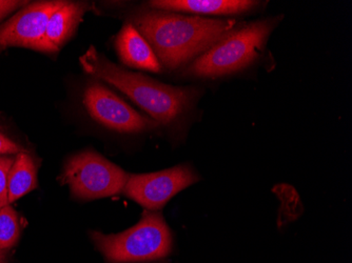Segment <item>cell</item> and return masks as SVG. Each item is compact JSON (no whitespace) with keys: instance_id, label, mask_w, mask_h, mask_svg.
<instances>
[{"instance_id":"obj_3","label":"cell","mask_w":352,"mask_h":263,"mask_svg":"<svg viewBox=\"0 0 352 263\" xmlns=\"http://www.w3.org/2000/svg\"><path fill=\"white\" fill-rule=\"evenodd\" d=\"M280 17L239 25L190 63L187 74L195 78L215 79L248 68L262 54Z\"/></svg>"},{"instance_id":"obj_9","label":"cell","mask_w":352,"mask_h":263,"mask_svg":"<svg viewBox=\"0 0 352 263\" xmlns=\"http://www.w3.org/2000/svg\"><path fill=\"white\" fill-rule=\"evenodd\" d=\"M116 49L126 67L153 73L163 70L151 45L130 21L124 23L116 36Z\"/></svg>"},{"instance_id":"obj_14","label":"cell","mask_w":352,"mask_h":263,"mask_svg":"<svg viewBox=\"0 0 352 263\" xmlns=\"http://www.w3.org/2000/svg\"><path fill=\"white\" fill-rule=\"evenodd\" d=\"M15 158L0 156V209L9 205L8 201V176Z\"/></svg>"},{"instance_id":"obj_16","label":"cell","mask_w":352,"mask_h":263,"mask_svg":"<svg viewBox=\"0 0 352 263\" xmlns=\"http://www.w3.org/2000/svg\"><path fill=\"white\" fill-rule=\"evenodd\" d=\"M25 1H13V0H0V21L5 19L12 12L27 5Z\"/></svg>"},{"instance_id":"obj_5","label":"cell","mask_w":352,"mask_h":263,"mask_svg":"<svg viewBox=\"0 0 352 263\" xmlns=\"http://www.w3.org/2000/svg\"><path fill=\"white\" fill-rule=\"evenodd\" d=\"M129 174L92 151L73 156L67 162L61 181L70 187L75 198H107L124 191Z\"/></svg>"},{"instance_id":"obj_7","label":"cell","mask_w":352,"mask_h":263,"mask_svg":"<svg viewBox=\"0 0 352 263\" xmlns=\"http://www.w3.org/2000/svg\"><path fill=\"white\" fill-rule=\"evenodd\" d=\"M199 181L187 164L147 174H129L122 193L147 211L163 209L176 194Z\"/></svg>"},{"instance_id":"obj_10","label":"cell","mask_w":352,"mask_h":263,"mask_svg":"<svg viewBox=\"0 0 352 263\" xmlns=\"http://www.w3.org/2000/svg\"><path fill=\"white\" fill-rule=\"evenodd\" d=\"M260 3L251 0H153L150 1L149 7L179 14L232 16L249 13Z\"/></svg>"},{"instance_id":"obj_4","label":"cell","mask_w":352,"mask_h":263,"mask_svg":"<svg viewBox=\"0 0 352 263\" xmlns=\"http://www.w3.org/2000/svg\"><path fill=\"white\" fill-rule=\"evenodd\" d=\"M96 248L111 262L155 260L171 253L172 235L163 215L147 211L138 225L120 234L91 232Z\"/></svg>"},{"instance_id":"obj_2","label":"cell","mask_w":352,"mask_h":263,"mask_svg":"<svg viewBox=\"0 0 352 263\" xmlns=\"http://www.w3.org/2000/svg\"><path fill=\"white\" fill-rule=\"evenodd\" d=\"M79 63L87 74L102 79L124 93L160 126H169L191 110L199 96L193 87H173L140 73L130 72L89 47Z\"/></svg>"},{"instance_id":"obj_17","label":"cell","mask_w":352,"mask_h":263,"mask_svg":"<svg viewBox=\"0 0 352 263\" xmlns=\"http://www.w3.org/2000/svg\"><path fill=\"white\" fill-rule=\"evenodd\" d=\"M0 263H7V256L5 251L0 250Z\"/></svg>"},{"instance_id":"obj_15","label":"cell","mask_w":352,"mask_h":263,"mask_svg":"<svg viewBox=\"0 0 352 263\" xmlns=\"http://www.w3.org/2000/svg\"><path fill=\"white\" fill-rule=\"evenodd\" d=\"M21 152H25L23 146L0 130V156L17 155Z\"/></svg>"},{"instance_id":"obj_1","label":"cell","mask_w":352,"mask_h":263,"mask_svg":"<svg viewBox=\"0 0 352 263\" xmlns=\"http://www.w3.org/2000/svg\"><path fill=\"white\" fill-rule=\"evenodd\" d=\"M130 23L145 37L167 70H175L209 50L239 27L233 19H213L173 12L144 9Z\"/></svg>"},{"instance_id":"obj_12","label":"cell","mask_w":352,"mask_h":263,"mask_svg":"<svg viewBox=\"0 0 352 263\" xmlns=\"http://www.w3.org/2000/svg\"><path fill=\"white\" fill-rule=\"evenodd\" d=\"M37 187V167L27 152L17 154L8 176V201L15 203Z\"/></svg>"},{"instance_id":"obj_13","label":"cell","mask_w":352,"mask_h":263,"mask_svg":"<svg viewBox=\"0 0 352 263\" xmlns=\"http://www.w3.org/2000/svg\"><path fill=\"white\" fill-rule=\"evenodd\" d=\"M21 225L19 214L11 205L0 209V250L13 248L21 236Z\"/></svg>"},{"instance_id":"obj_6","label":"cell","mask_w":352,"mask_h":263,"mask_svg":"<svg viewBox=\"0 0 352 263\" xmlns=\"http://www.w3.org/2000/svg\"><path fill=\"white\" fill-rule=\"evenodd\" d=\"M84 106L95 122L118 133H146L160 126L155 120L134 110L98 81L87 87Z\"/></svg>"},{"instance_id":"obj_11","label":"cell","mask_w":352,"mask_h":263,"mask_svg":"<svg viewBox=\"0 0 352 263\" xmlns=\"http://www.w3.org/2000/svg\"><path fill=\"white\" fill-rule=\"evenodd\" d=\"M88 9V3L66 1L60 9L52 14L47 21L45 32L47 41L59 50L74 35L82 16Z\"/></svg>"},{"instance_id":"obj_8","label":"cell","mask_w":352,"mask_h":263,"mask_svg":"<svg viewBox=\"0 0 352 263\" xmlns=\"http://www.w3.org/2000/svg\"><path fill=\"white\" fill-rule=\"evenodd\" d=\"M66 1H41L27 5L0 27V50L21 47L39 52H58L45 37L47 21Z\"/></svg>"}]
</instances>
